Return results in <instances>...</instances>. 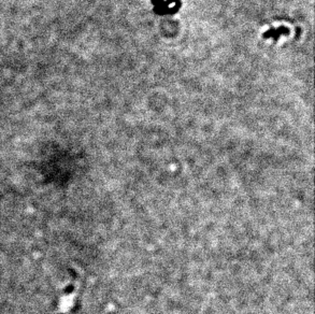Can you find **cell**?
<instances>
[{"label": "cell", "mask_w": 315, "mask_h": 314, "mask_svg": "<svg viewBox=\"0 0 315 314\" xmlns=\"http://www.w3.org/2000/svg\"><path fill=\"white\" fill-rule=\"evenodd\" d=\"M81 286V273L78 270H74L71 273V278L66 284V287L61 294L58 301L57 314H71L74 309L77 299L78 290Z\"/></svg>", "instance_id": "6da1fadb"}]
</instances>
